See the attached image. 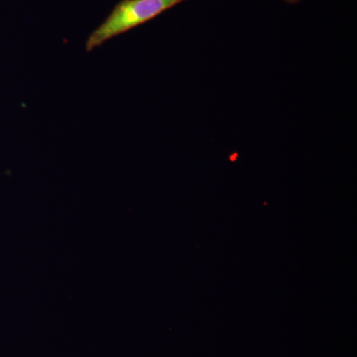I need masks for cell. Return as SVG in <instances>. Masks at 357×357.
<instances>
[{"mask_svg": "<svg viewBox=\"0 0 357 357\" xmlns=\"http://www.w3.org/2000/svg\"><path fill=\"white\" fill-rule=\"evenodd\" d=\"M187 0H121L86 42L91 52L117 35L138 27Z\"/></svg>", "mask_w": 357, "mask_h": 357, "instance_id": "1", "label": "cell"}, {"mask_svg": "<svg viewBox=\"0 0 357 357\" xmlns=\"http://www.w3.org/2000/svg\"><path fill=\"white\" fill-rule=\"evenodd\" d=\"M284 1L289 2V3H298L301 0H284Z\"/></svg>", "mask_w": 357, "mask_h": 357, "instance_id": "2", "label": "cell"}]
</instances>
